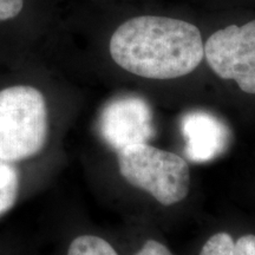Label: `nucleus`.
<instances>
[{
  "mask_svg": "<svg viewBox=\"0 0 255 255\" xmlns=\"http://www.w3.org/2000/svg\"><path fill=\"white\" fill-rule=\"evenodd\" d=\"M114 62L150 79H173L193 72L205 57L195 25L180 19L143 15L123 23L110 39Z\"/></svg>",
  "mask_w": 255,
  "mask_h": 255,
  "instance_id": "1",
  "label": "nucleus"
},
{
  "mask_svg": "<svg viewBox=\"0 0 255 255\" xmlns=\"http://www.w3.org/2000/svg\"><path fill=\"white\" fill-rule=\"evenodd\" d=\"M49 131L44 95L32 85L0 90V158L18 162L39 154Z\"/></svg>",
  "mask_w": 255,
  "mask_h": 255,
  "instance_id": "2",
  "label": "nucleus"
},
{
  "mask_svg": "<svg viewBox=\"0 0 255 255\" xmlns=\"http://www.w3.org/2000/svg\"><path fill=\"white\" fill-rule=\"evenodd\" d=\"M117 159L124 180L150 194L161 205H176L189 193V167L177 154L141 143L117 151Z\"/></svg>",
  "mask_w": 255,
  "mask_h": 255,
  "instance_id": "3",
  "label": "nucleus"
},
{
  "mask_svg": "<svg viewBox=\"0 0 255 255\" xmlns=\"http://www.w3.org/2000/svg\"><path fill=\"white\" fill-rule=\"evenodd\" d=\"M205 57L220 78L233 79L242 91L255 95V20L213 33L205 45Z\"/></svg>",
  "mask_w": 255,
  "mask_h": 255,
  "instance_id": "4",
  "label": "nucleus"
},
{
  "mask_svg": "<svg viewBox=\"0 0 255 255\" xmlns=\"http://www.w3.org/2000/svg\"><path fill=\"white\" fill-rule=\"evenodd\" d=\"M98 124L105 143L116 151L148 143L155 135L150 107L135 96L111 101L102 111Z\"/></svg>",
  "mask_w": 255,
  "mask_h": 255,
  "instance_id": "5",
  "label": "nucleus"
},
{
  "mask_svg": "<svg viewBox=\"0 0 255 255\" xmlns=\"http://www.w3.org/2000/svg\"><path fill=\"white\" fill-rule=\"evenodd\" d=\"M186 156L194 163H206L225 154L231 144V130L215 115L190 111L181 121Z\"/></svg>",
  "mask_w": 255,
  "mask_h": 255,
  "instance_id": "6",
  "label": "nucleus"
},
{
  "mask_svg": "<svg viewBox=\"0 0 255 255\" xmlns=\"http://www.w3.org/2000/svg\"><path fill=\"white\" fill-rule=\"evenodd\" d=\"M200 255H255V235H244L234 241L228 233H216L206 241Z\"/></svg>",
  "mask_w": 255,
  "mask_h": 255,
  "instance_id": "7",
  "label": "nucleus"
},
{
  "mask_svg": "<svg viewBox=\"0 0 255 255\" xmlns=\"http://www.w3.org/2000/svg\"><path fill=\"white\" fill-rule=\"evenodd\" d=\"M20 177L12 162L0 158V218L12 209L17 201Z\"/></svg>",
  "mask_w": 255,
  "mask_h": 255,
  "instance_id": "8",
  "label": "nucleus"
},
{
  "mask_svg": "<svg viewBox=\"0 0 255 255\" xmlns=\"http://www.w3.org/2000/svg\"><path fill=\"white\" fill-rule=\"evenodd\" d=\"M68 255H119L108 241L95 235H81L70 245Z\"/></svg>",
  "mask_w": 255,
  "mask_h": 255,
  "instance_id": "9",
  "label": "nucleus"
},
{
  "mask_svg": "<svg viewBox=\"0 0 255 255\" xmlns=\"http://www.w3.org/2000/svg\"><path fill=\"white\" fill-rule=\"evenodd\" d=\"M27 7V0H0V30L20 23Z\"/></svg>",
  "mask_w": 255,
  "mask_h": 255,
  "instance_id": "10",
  "label": "nucleus"
},
{
  "mask_svg": "<svg viewBox=\"0 0 255 255\" xmlns=\"http://www.w3.org/2000/svg\"><path fill=\"white\" fill-rule=\"evenodd\" d=\"M135 255H173L164 245L156 240H148Z\"/></svg>",
  "mask_w": 255,
  "mask_h": 255,
  "instance_id": "11",
  "label": "nucleus"
}]
</instances>
